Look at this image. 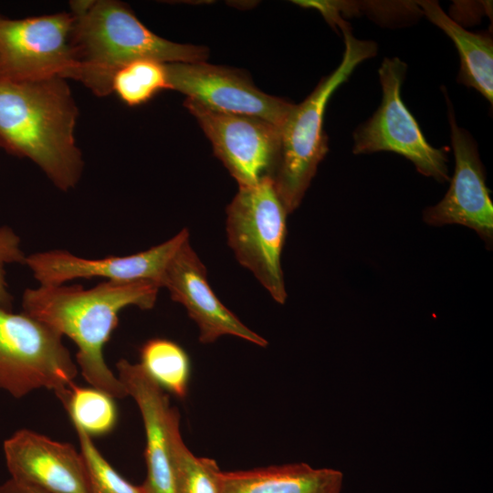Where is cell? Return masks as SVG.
I'll list each match as a JSON object with an SVG mask.
<instances>
[{
  "mask_svg": "<svg viewBox=\"0 0 493 493\" xmlns=\"http://www.w3.org/2000/svg\"><path fill=\"white\" fill-rule=\"evenodd\" d=\"M161 287L152 281H105L94 288L81 285L39 286L25 289L23 312L70 338L78 348L77 362L90 386L113 398L128 396L107 365L103 349L126 307L151 309Z\"/></svg>",
  "mask_w": 493,
  "mask_h": 493,
  "instance_id": "obj_1",
  "label": "cell"
},
{
  "mask_svg": "<svg viewBox=\"0 0 493 493\" xmlns=\"http://www.w3.org/2000/svg\"><path fill=\"white\" fill-rule=\"evenodd\" d=\"M79 115L67 79L0 81V142L34 162L61 191L79 183L84 162L74 130Z\"/></svg>",
  "mask_w": 493,
  "mask_h": 493,
  "instance_id": "obj_2",
  "label": "cell"
},
{
  "mask_svg": "<svg viewBox=\"0 0 493 493\" xmlns=\"http://www.w3.org/2000/svg\"><path fill=\"white\" fill-rule=\"evenodd\" d=\"M69 6L74 66L68 79L81 82L99 97L111 93L114 73L129 62L194 63L208 58L205 47L157 36L120 1H71Z\"/></svg>",
  "mask_w": 493,
  "mask_h": 493,
  "instance_id": "obj_3",
  "label": "cell"
},
{
  "mask_svg": "<svg viewBox=\"0 0 493 493\" xmlns=\"http://www.w3.org/2000/svg\"><path fill=\"white\" fill-rule=\"evenodd\" d=\"M338 26L342 30L345 45L340 65L301 103L293 105L279 128L278 155L270 179L288 214L301 203L328 152L323 121L330 97L360 63L377 52L375 42L356 38L345 21Z\"/></svg>",
  "mask_w": 493,
  "mask_h": 493,
  "instance_id": "obj_4",
  "label": "cell"
},
{
  "mask_svg": "<svg viewBox=\"0 0 493 493\" xmlns=\"http://www.w3.org/2000/svg\"><path fill=\"white\" fill-rule=\"evenodd\" d=\"M226 212L227 242L236 258L275 301L284 304L287 291L280 260L288 213L271 179L239 186Z\"/></svg>",
  "mask_w": 493,
  "mask_h": 493,
  "instance_id": "obj_5",
  "label": "cell"
},
{
  "mask_svg": "<svg viewBox=\"0 0 493 493\" xmlns=\"http://www.w3.org/2000/svg\"><path fill=\"white\" fill-rule=\"evenodd\" d=\"M77 374L58 331L25 312L0 306V390L21 398L45 388L58 396Z\"/></svg>",
  "mask_w": 493,
  "mask_h": 493,
  "instance_id": "obj_6",
  "label": "cell"
},
{
  "mask_svg": "<svg viewBox=\"0 0 493 493\" xmlns=\"http://www.w3.org/2000/svg\"><path fill=\"white\" fill-rule=\"evenodd\" d=\"M406 70L407 65L399 58H383L378 70L382 101L373 115L354 131L352 152H393L411 161L423 175L441 183L447 181L446 151L429 144L402 100Z\"/></svg>",
  "mask_w": 493,
  "mask_h": 493,
  "instance_id": "obj_7",
  "label": "cell"
},
{
  "mask_svg": "<svg viewBox=\"0 0 493 493\" xmlns=\"http://www.w3.org/2000/svg\"><path fill=\"white\" fill-rule=\"evenodd\" d=\"M70 12L9 19L0 17V81L68 79L74 66Z\"/></svg>",
  "mask_w": 493,
  "mask_h": 493,
  "instance_id": "obj_8",
  "label": "cell"
},
{
  "mask_svg": "<svg viewBox=\"0 0 493 493\" xmlns=\"http://www.w3.org/2000/svg\"><path fill=\"white\" fill-rule=\"evenodd\" d=\"M184 107L196 118L238 186L271 177L279 150V127L263 119L223 112L186 99Z\"/></svg>",
  "mask_w": 493,
  "mask_h": 493,
  "instance_id": "obj_9",
  "label": "cell"
},
{
  "mask_svg": "<svg viewBox=\"0 0 493 493\" xmlns=\"http://www.w3.org/2000/svg\"><path fill=\"white\" fill-rule=\"evenodd\" d=\"M170 89L212 110L254 116L280 128L293 103L258 89L239 70L204 62L167 63Z\"/></svg>",
  "mask_w": 493,
  "mask_h": 493,
  "instance_id": "obj_10",
  "label": "cell"
},
{
  "mask_svg": "<svg viewBox=\"0 0 493 493\" xmlns=\"http://www.w3.org/2000/svg\"><path fill=\"white\" fill-rule=\"evenodd\" d=\"M450 125L455 172L448 191L435 205L423 213L431 226L456 224L475 230L487 246L493 241V205L486 184L477 146L467 131L457 125L452 103L445 92Z\"/></svg>",
  "mask_w": 493,
  "mask_h": 493,
  "instance_id": "obj_11",
  "label": "cell"
},
{
  "mask_svg": "<svg viewBox=\"0 0 493 493\" xmlns=\"http://www.w3.org/2000/svg\"><path fill=\"white\" fill-rule=\"evenodd\" d=\"M188 239L189 231L184 228L167 241L129 256L88 259L65 250H51L26 257L25 264L39 286H59L76 278H104L117 282L152 281L161 287L170 260Z\"/></svg>",
  "mask_w": 493,
  "mask_h": 493,
  "instance_id": "obj_12",
  "label": "cell"
},
{
  "mask_svg": "<svg viewBox=\"0 0 493 493\" xmlns=\"http://www.w3.org/2000/svg\"><path fill=\"white\" fill-rule=\"evenodd\" d=\"M171 299L182 304L199 329V341L212 343L231 335L260 347L267 341L246 326L215 294L205 265L186 240L170 260L161 281Z\"/></svg>",
  "mask_w": 493,
  "mask_h": 493,
  "instance_id": "obj_13",
  "label": "cell"
},
{
  "mask_svg": "<svg viewBox=\"0 0 493 493\" xmlns=\"http://www.w3.org/2000/svg\"><path fill=\"white\" fill-rule=\"evenodd\" d=\"M3 451L12 479L44 493H89L83 457L73 446L20 429Z\"/></svg>",
  "mask_w": 493,
  "mask_h": 493,
  "instance_id": "obj_14",
  "label": "cell"
},
{
  "mask_svg": "<svg viewBox=\"0 0 493 493\" xmlns=\"http://www.w3.org/2000/svg\"><path fill=\"white\" fill-rule=\"evenodd\" d=\"M118 378L133 398L143 422L147 477L142 485L145 493H175L172 459V427L180 415L169 397L141 366L125 359L116 364Z\"/></svg>",
  "mask_w": 493,
  "mask_h": 493,
  "instance_id": "obj_15",
  "label": "cell"
},
{
  "mask_svg": "<svg viewBox=\"0 0 493 493\" xmlns=\"http://www.w3.org/2000/svg\"><path fill=\"white\" fill-rule=\"evenodd\" d=\"M221 493H340L343 475L305 463L221 472Z\"/></svg>",
  "mask_w": 493,
  "mask_h": 493,
  "instance_id": "obj_16",
  "label": "cell"
},
{
  "mask_svg": "<svg viewBox=\"0 0 493 493\" xmlns=\"http://www.w3.org/2000/svg\"><path fill=\"white\" fill-rule=\"evenodd\" d=\"M420 12L455 44L460 68L457 81L493 103V40L489 33H473L445 13L433 0L415 2Z\"/></svg>",
  "mask_w": 493,
  "mask_h": 493,
  "instance_id": "obj_17",
  "label": "cell"
},
{
  "mask_svg": "<svg viewBox=\"0 0 493 493\" xmlns=\"http://www.w3.org/2000/svg\"><path fill=\"white\" fill-rule=\"evenodd\" d=\"M141 366L163 388L185 397L191 373L190 359L176 342L162 338L148 340L140 349Z\"/></svg>",
  "mask_w": 493,
  "mask_h": 493,
  "instance_id": "obj_18",
  "label": "cell"
},
{
  "mask_svg": "<svg viewBox=\"0 0 493 493\" xmlns=\"http://www.w3.org/2000/svg\"><path fill=\"white\" fill-rule=\"evenodd\" d=\"M58 397L73 425L80 427L90 437L109 434L117 424L114 398L97 388L73 383Z\"/></svg>",
  "mask_w": 493,
  "mask_h": 493,
  "instance_id": "obj_19",
  "label": "cell"
},
{
  "mask_svg": "<svg viewBox=\"0 0 493 493\" xmlns=\"http://www.w3.org/2000/svg\"><path fill=\"white\" fill-rule=\"evenodd\" d=\"M172 459L175 493H221L222 470L211 458L194 455L180 432V415L172 427Z\"/></svg>",
  "mask_w": 493,
  "mask_h": 493,
  "instance_id": "obj_20",
  "label": "cell"
},
{
  "mask_svg": "<svg viewBox=\"0 0 493 493\" xmlns=\"http://www.w3.org/2000/svg\"><path fill=\"white\" fill-rule=\"evenodd\" d=\"M164 89H170L166 64L153 59L129 62L111 79V93L130 107L142 105Z\"/></svg>",
  "mask_w": 493,
  "mask_h": 493,
  "instance_id": "obj_21",
  "label": "cell"
},
{
  "mask_svg": "<svg viewBox=\"0 0 493 493\" xmlns=\"http://www.w3.org/2000/svg\"><path fill=\"white\" fill-rule=\"evenodd\" d=\"M74 427L87 469L89 493H145L142 486L131 484L113 468L89 435L80 427Z\"/></svg>",
  "mask_w": 493,
  "mask_h": 493,
  "instance_id": "obj_22",
  "label": "cell"
},
{
  "mask_svg": "<svg viewBox=\"0 0 493 493\" xmlns=\"http://www.w3.org/2000/svg\"><path fill=\"white\" fill-rule=\"evenodd\" d=\"M26 256L20 246V238L8 226H0V306L11 310L13 297L8 292L5 267L8 264H25Z\"/></svg>",
  "mask_w": 493,
  "mask_h": 493,
  "instance_id": "obj_23",
  "label": "cell"
},
{
  "mask_svg": "<svg viewBox=\"0 0 493 493\" xmlns=\"http://www.w3.org/2000/svg\"><path fill=\"white\" fill-rule=\"evenodd\" d=\"M0 493H44L35 488L19 483L12 478L0 485Z\"/></svg>",
  "mask_w": 493,
  "mask_h": 493,
  "instance_id": "obj_24",
  "label": "cell"
},
{
  "mask_svg": "<svg viewBox=\"0 0 493 493\" xmlns=\"http://www.w3.org/2000/svg\"><path fill=\"white\" fill-rule=\"evenodd\" d=\"M0 148H2L1 142H0Z\"/></svg>",
  "mask_w": 493,
  "mask_h": 493,
  "instance_id": "obj_25",
  "label": "cell"
},
{
  "mask_svg": "<svg viewBox=\"0 0 493 493\" xmlns=\"http://www.w3.org/2000/svg\"><path fill=\"white\" fill-rule=\"evenodd\" d=\"M1 17V16H0Z\"/></svg>",
  "mask_w": 493,
  "mask_h": 493,
  "instance_id": "obj_26",
  "label": "cell"
}]
</instances>
